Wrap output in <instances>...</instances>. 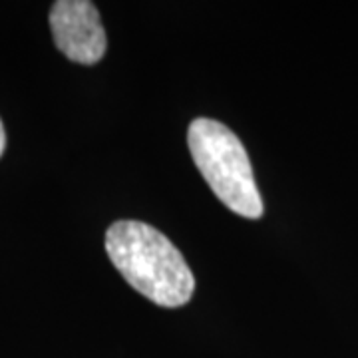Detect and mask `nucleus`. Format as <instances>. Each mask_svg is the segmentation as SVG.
I'll list each match as a JSON object with an SVG mask.
<instances>
[{"mask_svg": "<svg viewBox=\"0 0 358 358\" xmlns=\"http://www.w3.org/2000/svg\"><path fill=\"white\" fill-rule=\"evenodd\" d=\"M106 251L122 277L145 299L167 308L189 303L195 279L176 245L141 221H115L106 233Z\"/></svg>", "mask_w": 358, "mask_h": 358, "instance_id": "f257e3e1", "label": "nucleus"}, {"mask_svg": "<svg viewBox=\"0 0 358 358\" xmlns=\"http://www.w3.org/2000/svg\"><path fill=\"white\" fill-rule=\"evenodd\" d=\"M187 143L195 166L221 203L241 217L263 215V199L249 155L227 126L209 117H197L187 129Z\"/></svg>", "mask_w": 358, "mask_h": 358, "instance_id": "f03ea898", "label": "nucleus"}, {"mask_svg": "<svg viewBox=\"0 0 358 358\" xmlns=\"http://www.w3.org/2000/svg\"><path fill=\"white\" fill-rule=\"evenodd\" d=\"M50 28L56 48L78 64H96L108 46L98 8L88 0H58L52 4Z\"/></svg>", "mask_w": 358, "mask_h": 358, "instance_id": "7ed1b4c3", "label": "nucleus"}, {"mask_svg": "<svg viewBox=\"0 0 358 358\" xmlns=\"http://www.w3.org/2000/svg\"><path fill=\"white\" fill-rule=\"evenodd\" d=\"M4 145H6V134H4V126L0 122V155L4 152Z\"/></svg>", "mask_w": 358, "mask_h": 358, "instance_id": "20e7f679", "label": "nucleus"}]
</instances>
